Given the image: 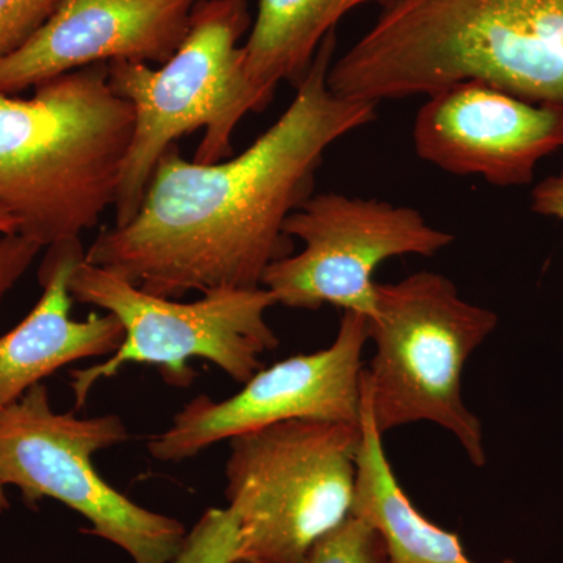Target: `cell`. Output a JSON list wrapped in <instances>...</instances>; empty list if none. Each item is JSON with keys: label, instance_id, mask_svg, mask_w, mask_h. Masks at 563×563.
<instances>
[{"label": "cell", "instance_id": "1", "mask_svg": "<svg viewBox=\"0 0 563 563\" xmlns=\"http://www.w3.org/2000/svg\"><path fill=\"white\" fill-rule=\"evenodd\" d=\"M335 51L332 31L288 109L236 157L206 165L169 147L135 217L103 229L85 262L169 299L261 288L266 269L295 250L285 222L313 195L325 152L377 117V103L329 87Z\"/></svg>", "mask_w": 563, "mask_h": 563}, {"label": "cell", "instance_id": "2", "mask_svg": "<svg viewBox=\"0 0 563 563\" xmlns=\"http://www.w3.org/2000/svg\"><path fill=\"white\" fill-rule=\"evenodd\" d=\"M465 80L563 111V0H393L328 76L377 106Z\"/></svg>", "mask_w": 563, "mask_h": 563}, {"label": "cell", "instance_id": "3", "mask_svg": "<svg viewBox=\"0 0 563 563\" xmlns=\"http://www.w3.org/2000/svg\"><path fill=\"white\" fill-rule=\"evenodd\" d=\"M135 114L111 90L109 63L0 95V206L41 247L80 240L114 206Z\"/></svg>", "mask_w": 563, "mask_h": 563}, {"label": "cell", "instance_id": "4", "mask_svg": "<svg viewBox=\"0 0 563 563\" xmlns=\"http://www.w3.org/2000/svg\"><path fill=\"white\" fill-rule=\"evenodd\" d=\"M251 25V0H198L187 35L162 68L109 63L111 90L131 102L135 114L114 199V225L135 217L155 166L177 140L206 129L195 162L225 161L240 121L265 110L243 70L239 43Z\"/></svg>", "mask_w": 563, "mask_h": 563}, {"label": "cell", "instance_id": "5", "mask_svg": "<svg viewBox=\"0 0 563 563\" xmlns=\"http://www.w3.org/2000/svg\"><path fill=\"white\" fill-rule=\"evenodd\" d=\"M498 325V314L465 301L446 276L410 274L376 285L368 320L374 354L362 391L379 432L428 421L451 433L473 465L484 466L483 422L463 401L466 362Z\"/></svg>", "mask_w": 563, "mask_h": 563}, {"label": "cell", "instance_id": "6", "mask_svg": "<svg viewBox=\"0 0 563 563\" xmlns=\"http://www.w3.org/2000/svg\"><path fill=\"white\" fill-rule=\"evenodd\" d=\"M362 426L291 420L229 440L225 499L239 520L235 563H307L351 515Z\"/></svg>", "mask_w": 563, "mask_h": 563}, {"label": "cell", "instance_id": "7", "mask_svg": "<svg viewBox=\"0 0 563 563\" xmlns=\"http://www.w3.org/2000/svg\"><path fill=\"white\" fill-rule=\"evenodd\" d=\"M69 291L74 301L114 314L124 328V340L110 358L70 372L76 410L87 406L96 385L132 363L157 366L166 383L185 388L196 377L191 358H203L246 384L263 368L262 355L279 347L266 321L277 303L263 287L222 288L180 302L151 295L120 274L84 261L70 276Z\"/></svg>", "mask_w": 563, "mask_h": 563}, {"label": "cell", "instance_id": "8", "mask_svg": "<svg viewBox=\"0 0 563 563\" xmlns=\"http://www.w3.org/2000/svg\"><path fill=\"white\" fill-rule=\"evenodd\" d=\"M131 439L114 413L79 418L52 409L46 385H33L0 409V481L35 507L51 498L88 520V536L125 551L133 563H172L187 537L176 518L152 512L96 472L92 455Z\"/></svg>", "mask_w": 563, "mask_h": 563}, {"label": "cell", "instance_id": "9", "mask_svg": "<svg viewBox=\"0 0 563 563\" xmlns=\"http://www.w3.org/2000/svg\"><path fill=\"white\" fill-rule=\"evenodd\" d=\"M285 233L301 240L298 254L274 262L262 287L290 309L333 306L372 318L376 312L374 274L402 255L432 257L454 242L417 209L342 192L312 195L292 211Z\"/></svg>", "mask_w": 563, "mask_h": 563}, {"label": "cell", "instance_id": "10", "mask_svg": "<svg viewBox=\"0 0 563 563\" xmlns=\"http://www.w3.org/2000/svg\"><path fill=\"white\" fill-rule=\"evenodd\" d=\"M368 318L343 312L331 346L258 369L231 398L196 396L151 437L155 461L179 463L240 433L291 420L352 422L362 417L363 350Z\"/></svg>", "mask_w": 563, "mask_h": 563}, {"label": "cell", "instance_id": "11", "mask_svg": "<svg viewBox=\"0 0 563 563\" xmlns=\"http://www.w3.org/2000/svg\"><path fill=\"white\" fill-rule=\"evenodd\" d=\"M418 157L453 176L526 187L543 158L563 151V111L481 80L426 96L412 131Z\"/></svg>", "mask_w": 563, "mask_h": 563}, {"label": "cell", "instance_id": "12", "mask_svg": "<svg viewBox=\"0 0 563 563\" xmlns=\"http://www.w3.org/2000/svg\"><path fill=\"white\" fill-rule=\"evenodd\" d=\"M198 0H62L21 49L0 58V95L117 60L166 63Z\"/></svg>", "mask_w": 563, "mask_h": 563}, {"label": "cell", "instance_id": "13", "mask_svg": "<svg viewBox=\"0 0 563 563\" xmlns=\"http://www.w3.org/2000/svg\"><path fill=\"white\" fill-rule=\"evenodd\" d=\"M84 261L80 240L47 247L38 272L40 301L13 331L0 336V409L63 366L111 355L121 346L124 328L114 314L92 312L84 321L69 317L70 276Z\"/></svg>", "mask_w": 563, "mask_h": 563}, {"label": "cell", "instance_id": "14", "mask_svg": "<svg viewBox=\"0 0 563 563\" xmlns=\"http://www.w3.org/2000/svg\"><path fill=\"white\" fill-rule=\"evenodd\" d=\"M362 442L351 515L372 525L383 537L390 563H476L466 554L457 533L432 523L410 501L385 454L362 391ZM501 563H517L503 561Z\"/></svg>", "mask_w": 563, "mask_h": 563}, {"label": "cell", "instance_id": "15", "mask_svg": "<svg viewBox=\"0 0 563 563\" xmlns=\"http://www.w3.org/2000/svg\"><path fill=\"white\" fill-rule=\"evenodd\" d=\"M393 0H258L250 36L242 46L247 84L263 109L282 81L298 87L329 32L358 7Z\"/></svg>", "mask_w": 563, "mask_h": 563}, {"label": "cell", "instance_id": "16", "mask_svg": "<svg viewBox=\"0 0 563 563\" xmlns=\"http://www.w3.org/2000/svg\"><path fill=\"white\" fill-rule=\"evenodd\" d=\"M240 528L235 514L225 509L207 510L185 537L172 563H235Z\"/></svg>", "mask_w": 563, "mask_h": 563}, {"label": "cell", "instance_id": "17", "mask_svg": "<svg viewBox=\"0 0 563 563\" xmlns=\"http://www.w3.org/2000/svg\"><path fill=\"white\" fill-rule=\"evenodd\" d=\"M307 563H390L380 533L372 525L350 515L325 533L310 551Z\"/></svg>", "mask_w": 563, "mask_h": 563}, {"label": "cell", "instance_id": "18", "mask_svg": "<svg viewBox=\"0 0 563 563\" xmlns=\"http://www.w3.org/2000/svg\"><path fill=\"white\" fill-rule=\"evenodd\" d=\"M60 3L62 0H0V58L21 49Z\"/></svg>", "mask_w": 563, "mask_h": 563}, {"label": "cell", "instance_id": "19", "mask_svg": "<svg viewBox=\"0 0 563 563\" xmlns=\"http://www.w3.org/2000/svg\"><path fill=\"white\" fill-rule=\"evenodd\" d=\"M41 250L38 243L21 235L16 218L0 206V303Z\"/></svg>", "mask_w": 563, "mask_h": 563}, {"label": "cell", "instance_id": "20", "mask_svg": "<svg viewBox=\"0 0 563 563\" xmlns=\"http://www.w3.org/2000/svg\"><path fill=\"white\" fill-rule=\"evenodd\" d=\"M531 209L540 217L563 222V161L558 172L544 177L532 188Z\"/></svg>", "mask_w": 563, "mask_h": 563}, {"label": "cell", "instance_id": "21", "mask_svg": "<svg viewBox=\"0 0 563 563\" xmlns=\"http://www.w3.org/2000/svg\"><path fill=\"white\" fill-rule=\"evenodd\" d=\"M10 509V501L7 498L5 484L0 481V514L5 512Z\"/></svg>", "mask_w": 563, "mask_h": 563}]
</instances>
